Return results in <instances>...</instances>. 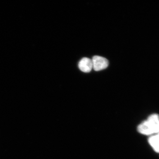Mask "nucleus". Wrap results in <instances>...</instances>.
Returning a JSON list of instances; mask_svg holds the SVG:
<instances>
[{
	"label": "nucleus",
	"instance_id": "4",
	"mask_svg": "<svg viewBox=\"0 0 159 159\" xmlns=\"http://www.w3.org/2000/svg\"><path fill=\"white\" fill-rule=\"evenodd\" d=\"M148 142L154 150L159 153V137L158 135L150 137L148 139Z\"/></svg>",
	"mask_w": 159,
	"mask_h": 159
},
{
	"label": "nucleus",
	"instance_id": "5",
	"mask_svg": "<svg viewBox=\"0 0 159 159\" xmlns=\"http://www.w3.org/2000/svg\"><path fill=\"white\" fill-rule=\"evenodd\" d=\"M158 137H159V132L158 133Z\"/></svg>",
	"mask_w": 159,
	"mask_h": 159
},
{
	"label": "nucleus",
	"instance_id": "3",
	"mask_svg": "<svg viewBox=\"0 0 159 159\" xmlns=\"http://www.w3.org/2000/svg\"><path fill=\"white\" fill-rule=\"evenodd\" d=\"M78 67L82 72L89 73L93 69L92 60L88 57H84L79 61Z\"/></svg>",
	"mask_w": 159,
	"mask_h": 159
},
{
	"label": "nucleus",
	"instance_id": "2",
	"mask_svg": "<svg viewBox=\"0 0 159 159\" xmlns=\"http://www.w3.org/2000/svg\"><path fill=\"white\" fill-rule=\"evenodd\" d=\"M93 67L94 70L99 71L106 69L108 66L109 62L105 57L95 56L92 60Z\"/></svg>",
	"mask_w": 159,
	"mask_h": 159
},
{
	"label": "nucleus",
	"instance_id": "1",
	"mask_svg": "<svg viewBox=\"0 0 159 159\" xmlns=\"http://www.w3.org/2000/svg\"><path fill=\"white\" fill-rule=\"evenodd\" d=\"M138 131L144 135H150L159 132V116L153 114L139 125Z\"/></svg>",
	"mask_w": 159,
	"mask_h": 159
}]
</instances>
